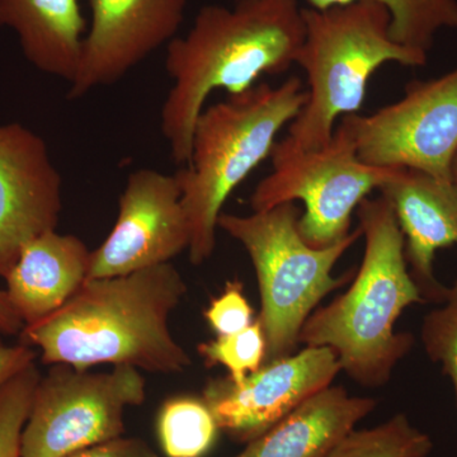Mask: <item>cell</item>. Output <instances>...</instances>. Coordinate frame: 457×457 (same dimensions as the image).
<instances>
[{
    "label": "cell",
    "instance_id": "1",
    "mask_svg": "<svg viewBox=\"0 0 457 457\" xmlns=\"http://www.w3.org/2000/svg\"><path fill=\"white\" fill-rule=\"evenodd\" d=\"M186 294L187 284L171 262L88 278L62 309L23 328L21 342L37 347L45 365L90 370L108 363L179 374L192 360L170 332V318Z\"/></svg>",
    "mask_w": 457,
    "mask_h": 457
},
{
    "label": "cell",
    "instance_id": "2",
    "mask_svg": "<svg viewBox=\"0 0 457 457\" xmlns=\"http://www.w3.org/2000/svg\"><path fill=\"white\" fill-rule=\"evenodd\" d=\"M305 37L299 0H237L207 4L183 37L167 45L171 87L161 111V131L174 164H187L198 116L212 92L237 95L262 75L285 73Z\"/></svg>",
    "mask_w": 457,
    "mask_h": 457
},
{
    "label": "cell",
    "instance_id": "3",
    "mask_svg": "<svg viewBox=\"0 0 457 457\" xmlns=\"http://www.w3.org/2000/svg\"><path fill=\"white\" fill-rule=\"evenodd\" d=\"M365 252L350 288L306 319L299 336L305 347H329L342 371L365 387L389 381L413 347L411 333H396L402 312L425 303L411 278L402 228L386 198H365L356 210Z\"/></svg>",
    "mask_w": 457,
    "mask_h": 457
},
{
    "label": "cell",
    "instance_id": "4",
    "mask_svg": "<svg viewBox=\"0 0 457 457\" xmlns=\"http://www.w3.org/2000/svg\"><path fill=\"white\" fill-rule=\"evenodd\" d=\"M306 99L302 79L291 77L278 87L261 83L228 95L198 116L191 155L176 173L191 230L192 264L212 258L228 196L270 156L278 132L296 119Z\"/></svg>",
    "mask_w": 457,
    "mask_h": 457
},
{
    "label": "cell",
    "instance_id": "5",
    "mask_svg": "<svg viewBox=\"0 0 457 457\" xmlns=\"http://www.w3.org/2000/svg\"><path fill=\"white\" fill-rule=\"evenodd\" d=\"M305 37L295 64L305 71L308 99L288 126L295 145L311 150L332 140L337 121L359 112L372 75L387 62L425 66L428 54L393 40L389 11L375 0L318 11L303 8Z\"/></svg>",
    "mask_w": 457,
    "mask_h": 457
},
{
    "label": "cell",
    "instance_id": "6",
    "mask_svg": "<svg viewBox=\"0 0 457 457\" xmlns=\"http://www.w3.org/2000/svg\"><path fill=\"white\" fill-rule=\"evenodd\" d=\"M299 218V209L288 203L251 215L221 212L218 220V228L245 249L257 273L264 363L293 354L306 319L351 278H335L333 269L362 237L359 228L336 245L314 248L300 234Z\"/></svg>",
    "mask_w": 457,
    "mask_h": 457
},
{
    "label": "cell",
    "instance_id": "7",
    "mask_svg": "<svg viewBox=\"0 0 457 457\" xmlns=\"http://www.w3.org/2000/svg\"><path fill=\"white\" fill-rule=\"evenodd\" d=\"M270 158L272 171L252 192V210L266 212L302 201L303 212L297 227L314 248L345 239L357 207L392 171L363 163L351 135L339 123L327 145L305 150L286 137L276 141Z\"/></svg>",
    "mask_w": 457,
    "mask_h": 457
},
{
    "label": "cell",
    "instance_id": "8",
    "mask_svg": "<svg viewBox=\"0 0 457 457\" xmlns=\"http://www.w3.org/2000/svg\"><path fill=\"white\" fill-rule=\"evenodd\" d=\"M145 398V378L131 366L90 372L51 365L33 394L21 457H68L121 437L126 409L139 407Z\"/></svg>",
    "mask_w": 457,
    "mask_h": 457
},
{
    "label": "cell",
    "instance_id": "9",
    "mask_svg": "<svg viewBox=\"0 0 457 457\" xmlns=\"http://www.w3.org/2000/svg\"><path fill=\"white\" fill-rule=\"evenodd\" d=\"M363 163L409 168L453 180L457 153V66L440 78L409 83L404 97L374 113L339 121Z\"/></svg>",
    "mask_w": 457,
    "mask_h": 457
},
{
    "label": "cell",
    "instance_id": "10",
    "mask_svg": "<svg viewBox=\"0 0 457 457\" xmlns=\"http://www.w3.org/2000/svg\"><path fill=\"white\" fill-rule=\"evenodd\" d=\"M191 230L176 174L131 171L112 230L90 253L88 278H113L170 263L188 251Z\"/></svg>",
    "mask_w": 457,
    "mask_h": 457
},
{
    "label": "cell",
    "instance_id": "11",
    "mask_svg": "<svg viewBox=\"0 0 457 457\" xmlns=\"http://www.w3.org/2000/svg\"><path fill=\"white\" fill-rule=\"evenodd\" d=\"M341 371L332 348L305 347L299 353L264 363L242 383H234L228 376L212 378L204 386L203 398L219 429L248 444L329 387Z\"/></svg>",
    "mask_w": 457,
    "mask_h": 457
},
{
    "label": "cell",
    "instance_id": "12",
    "mask_svg": "<svg viewBox=\"0 0 457 457\" xmlns=\"http://www.w3.org/2000/svg\"><path fill=\"white\" fill-rule=\"evenodd\" d=\"M188 0H88L90 26L69 101L112 86L170 44L185 21Z\"/></svg>",
    "mask_w": 457,
    "mask_h": 457
},
{
    "label": "cell",
    "instance_id": "13",
    "mask_svg": "<svg viewBox=\"0 0 457 457\" xmlns=\"http://www.w3.org/2000/svg\"><path fill=\"white\" fill-rule=\"evenodd\" d=\"M62 179L46 143L18 122L0 125V278L35 237L56 230Z\"/></svg>",
    "mask_w": 457,
    "mask_h": 457
},
{
    "label": "cell",
    "instance_id": "14",
    "mask_svg": "<svg viewBox=\"0 0 457 457\" xmlns=\"http://www.w3.org/2000/svg\"><path fill=\"white\" fill-rule=\"evenodd\" d=\"M378 191L392 204L411 275L426 303L440 305L447 287L435 278L436 252L457 246V186L416 170L392 168Z\"/></svg>",
    "mask_w": 457,
    "mask_h": 457
},
{
    "label": "cell",
    "instance_id": "15",
    "mask_svg": "<svg viewBox=\"0 0 457 457\" xmlns=\"http://www.w3.org/2000/svg\"><path fill=\"white\" fill-rule=\"evenodd\" d=\"M88 246L73 234L47 231L27 243L4 279L25 327L62 309L88 279Z\"/></svg>",
    "mask_w": 457,
    "mask_h": 457
},
{
    "label": "cell",
    "instance_id": "16",
    "mask_svg": "<svg viewBox=\"0 0 457 457\" xmlns=\"http://www.w3.org/2000/svg\"><path fill=\"white\" fill-rule=\"evenodd\" d=\"M342 386L321 390L234 457H324L376 408Z\"/></svg>",
    "mask_w": 457,
    "mask_h": 457
},
{
    "label": "cell",
    "instance_id": "17",
    "mask_svg": "<svg viewBox=\"0 0 457 457\" xmlns=\"http://www.w3.org/2000/svg\"><path fill=\"white\" fill-rule=\"evenodd\" d=\"M0 27L17 33L36 69L73 82L88 31L79 0H0Z\"/></svg>",
    "mask_w": 457,
    "mask_h": 457
},
{
    "label": "cell",
    "instance_id": "18",
    "mask_svg": "<svg viewBox=\"0 0 457 457\" xmlns=\"http://www.w3.org/2000/svg\"><path fill=\"white\" fill-rule=\"evenodd\" d=\"M237 2V0H236ZM357 0H306L308 7L324 9ZM389 11L393 40L428 54L441 29H457V0H375Z\"/></svg>",
    "mask_w": 457,
    "mask_h": 457
},
{
    "label": "cell",
    "instance_id": "19",
    "mask_svg": "<svg viewBox=\"0 0 457 457\" xmlns=\"http://www.w3.org/2000/svg\"><path fill=\"white\" fill-rule=\"evenodd\" d=\"M218 431L203 396H171L159 409L156 432L167 457H204L212 449Z\"/></svg>",
    "mask_w": 457,
    "mask_h": 457
},
{
    "label": "cell",
    "instance_id": "20",
    "mask_svg": "<svg viewBox=\"0 0 457 457\" xmlns=\"http://www.w3.org/2000/svg\"><path fill=\"white\" fill-rule=\"evenodd\" d=\"M433 444L428 435L396 414L383 425L351 431L324 457H427Z\"/></svg>",
    "mask_w": 457,
    "mask_h": 457
},
{
    "label": "cell",
    "instance_id": "21",
    "mask_svg": "<svg viewBox=\"0 0 457 457\" xmlns=\"http://www.w3.org/2000/svg\"><path fill=\"white\" fill-rule=\"evenodd\" d=\"M197 352L206 366H224L231 381L242 383L266 362V337L257 318L242 332L200 343Z\"/></svg>",
    "mask_w": 457,
    "mask_h": 457
},
{
    "label": "cell",
    "instance_id": "22",
    "mask_svg": "<svg viewBox=\"0 0 457 457\" xmlns=\"http://www.w3.org/2000/svg\"><path fill=\"white\" fill-rule=\"evenodd\" d=\"M40 378L33 362L0 387V457H21V437Z\"/></svg>",
    "mask_w": 457,
    "mask_h": 457
},
{
    "label": "cell",
    "instance_id": "23",
    "mask_svg": "<svg viewBox=\"0 0 457 457\" xmlns=\"http://www.w3.org/2000/svg\"><path fill=\"white\" fill-rule=\"evenodd\" d=\"M420 339L427 356L441 365L457 396V279L444 302L423 319Z\"/></svg>",
    "mask_w": 457,
    "mask_h": 457
},
{
    "label": "cell",
    "instance_id": "24",
    "mask_svg": "<svg viewBox=\"0 0 457 457\" xmlns=\"http://www.w3.org/2000/svg\"><path fill=\"white\" fill-rule=\"evenodd\" d=\"M204 317L216 336L242 332L253 324L254 311L246 299L242 282L228 281L218 297H213Z\"/></svg>",
    "mask_w": 457,
    "mask_h": 457
},
{
    "label": "cell",
    "instance_id": "25",
    "mask_svg": "<svg viewBox=\"0 0 457 457\" xmlns=\"http://www.w3.org/2000/svg\"><path fill=\"white\" fill-rule=\"evenodd\" d=\"M68 457H158L145 441L137 437H117L78 451Z\"/></svg>",
    "mask_w": 457,
    "mask_h": 457
},
{
    "label": "cell",
    "instance_id": "26",
    "mask_svg": "<svg viewBox=\"0 0 457 457\" xmlns=\"http://www.w3.org/2000/svg\"><path fill=\"white\" fill-rule=\"evenodd\" d=\"M0 335V387L27 366L36 362V352L32 347L21 342L8 345Z\"/></svg>",
    "mask_w": 457,
    "mask_h": 457
},
{
    "label": "cell",
    "instance_id": "27",
    "mask_svg": "<svg viewBox=\"0 0 457 457\" xmlns=\"http://www.w3.org/2000/svg\"><path fill=\"white\" fill-rule=\"evenodd\" d=\"M25 324L12 306L7 293L0 290V335L20 336Z\"/></svg>",
    "mask_w": 457,
    "mask_h": 457
},
{
    "label": "cell",
    "instance_id": "28",
    "mask_svg": "<svg viewBox=\"0 0 457 457\" xmlns=\"http://www.w3.org/2000/svg\"><path fill=\"white\" fill-rule=\"evenodd\" d=\"M453 182L456 183V186H457V153H456V155H455V159H453Z\"/></svg>",
    "mask_w": 457,
    "mask_h": 457
}]
</instances>
